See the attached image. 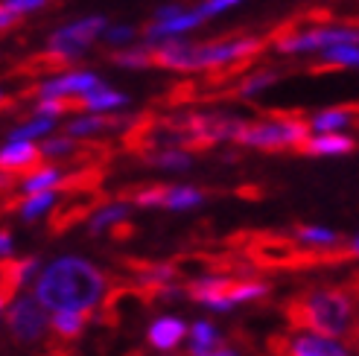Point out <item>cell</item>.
I'll return each mask as SVG.
<instances>
[{
  "label": "cell",
  "instance_id": "1",
  "mask_svg": "<svg viewBox=\"0 0 359 356\" xmlns=\"http://www.w3.org/2000/svg\"><path fill=\"white\" fill-rule=\"evenodd\" d=\"M280 313L292 330L345 339L351 348L359 336V301L345 283L339 287H304L283 298Z\"/></svg>",
  "mask_w": 359,
  "mask_h": 356
},
{
  "label": "cell",
  "instance_id": "2",
  "mask_svg": "<svg viewBox=\"0 0 359 356\" xmlns=\"http://www.w3.org/2000/svg\"><path fill=\"white\" fill-rule=\"evenodd\" d=\"M263 50L257 35H228L213 41L170 39L152 44V62L172 74H219L248 64Z\"/></svg>",
  "mask_w": 359,
  "mask_h": 356
},
{
  "label": "cell",
  "instance_id": "3",
  "mask_svg": "<svg viewBox=\"0 0 359 356\" xmlns=\"http://www.w3.org/2000/svg\"><path fill=\"white\" fill-rule=\"evenodd\" d=\"M222 245L240 252L255 269L263 272H307V269H325L321 266V245H307L295 240L292 234L280 231H257L243 228L222 240Z\"/></svg>",
  "mask_w": 359,
  "mask_h": 356
},
{
  "label": "cell",
  "instance_id": "4",
  "mask_svg": "<svg viewBox=\"0 0 359 356\" xmlns=\"http://www.w3.org/2000/svg\"><path fill=\"white\" fill-rule=\"evenodd\" d=\"M111 275L79 257L56 260L39 278L35 295L47 310H94L109 289Z\"/></svg>",
  "mask_w": 359,
  "mask_h": 356
},
{
  "label": "cell",
  "instance_id": "5",
  "mask_svg": "<svg viewBox=\"0 0 359 356\" xmlns=\"http://www.w3.org/2000/svg\"><path fill=\"white\" fill-rule=\"evenodd\" d=\"M313 132H310V123L301 120L298 114H269L263 120L255 123H243L240 132H237V144L248 146V149H260V152H283V149H298L304 146Z\"/></svg>",
  "mask_w": 359,
  "mask_h": 356
},
{
  "label": "cell",
  "instance_id": "6",
  "mask_svg": "<svg viewBox=\"0 0 359 356\" xmlns=\"http://www.w3.org/2000/svg\"><path fill=\"white\" fill-rule=\"evenodd\" d=\"M272 292V287L257 278H228V275H208L184 283V295L196 304H205L217 313H228L231 307L245 301H260Z\"/></svg>",
  "mask_w": 359,
  "mask_h": 356
},
{
  "label": "cell",
  "instance_id": "7",
  "mask_svg": "<svg viewBox=\"0 0 359 356\" xmlns=\"http://www.w3.org/2000/svg\"><path fill=\"white\" fill-rule=\"evenodd\" d=\"M336 44H359V24L351 21H325V24H307L280 32L272 41L278 56H318L321 50Z\"/></svg>",
  "mask_w": 359,
  "mask_h": 356
},
{
  "label": "cell",
  "instance_id": "8",
  "mask_svg": "<svg viewBox=\"0 0 359 356\" xmlns=\"http://www.w3.org/2000/svg\"><path fill=\"white\" fill-rule=\"evenodd\" d=\"M105 24H109L105 15H82V18H74V21L56 27L47 39V59L59 67L74 64L102 39Z\"/></svg>",
  "mask_w": 359,
  "mask_h": 356
},
{
  "label": "cell",
  "instance_id": "9",
  "mask_svg": "<svg viewBox=\"0 0 359 356\" xmlns=\"http://www.w3.org/2000/svg\"><path fill=\"white\" fill-rule=\"evenodd\" d=\"M205 24V18L196 12V6H184V4H164L158 6L149 27L143 29V39L147 44H158V41H170V39H187Z\"/></svg>",
  "mask_w": 359,
  "mask_h": 356
},
{
  "label": "cell",
  "instance_id": "10",
  "mask_svg": "<svg viewBox=\"0 0 359 356\" xmlns=\"http://www.w3.org/2000/svg\"><path fill=\"white\" fill-rule=\"evenodd\" d=\"M100 82L102 79L88 67H62L35 85V97H62V100L76 102L82 94H88Z\"/></svg>",
  "mask_w": 359,
  "mask_h": 356
},
{
  "label": "cell",
  "instance_id": "11",
  "mask_svg": "<svg viewBox=\"0 0 359 356\" xmlns=\"http://www.w3.org/2000/svg\"><path fill=\"white\" fill-rule=\"evenodd\" d=\"M111 199H114V196H109V193H88L85 199L56 202V205H53V210H50L47 231H50L53 237H62V234H67V231L74 228V225L88 222L102 205H109Z\"/></svg>",
  "mask_w": 359,
  "mask_h": 356
},
{
  "label": "cell",
  "instance_id": "12",
  "mask_svg": "<svg viewBox=\"0 0 359 356\" xmlns=\"http://www.w3.org/2000/svg\"><path fill=\"white\" fill-rule=\"evenodd\" d=\"M269 356H348L327 336H290V333H272L266 339Z\"/></svg>",
  "mask_w": 359,
  "mask_h": 356
},
{
  "label": "cell",
  "instance_id": "13",
  "mask_svg": "<svg viewBox=\"0 0 359 356\" xmlns=\"http://www.w3.org/2000/svg\"><path fill=\"white\" fill-rule=\"evenodd\" d=\"M6 327H9V336L18 345H32V342H39L44 336L47 315L39 307V301L24 298V301H18V304L6 313Z\"/></svg>",
  "mask_w": 359,
  "mask_h": 356
},
{
  "label": "cell",
  "instance_id": "14",
  "mask_svg": "<svg viewBox=\"0 0 359 356\" xmlns=\"http://www.w3.org/2000/svg\"><path fill=\"white\" fill-rule=\"evenodd\" d=\"M44 164L41 146H35V140H9L6 146H0V172L15 175L18 182H24Z\"/></svg>",
  "mask_w": 359,
  "mask_h": 356
},
{
  "label": "cell",
  "instance_id": "15",
  "mask_svg": "<svg viewBox=\"0 0 359 356\" xmlns=\"http://www.w3.org/2000/svg\"><path fill=\"white\" fill-rule=\"evenodd\" d=\"M117 266L129 275H135L140 280H152V283H175L182 278V266L175 260L158 263V260H143V257H120Z\"/></svg>",
  "mask_w": 359,
  "mask_h": 356
},
{
  "label": "cell",
  "instance_id": "16",
  "mask_svg": "<svg viewBox=\"0 0 359 356\" xmlns=\"http://www.w3.org/2000/svg\"><path fill=\"white\" fill-rule=\"evenodd\" d=\"M35 269V257H24V260H15L9 254L0 257V304H9L15 298V292L24 287L27 278Z\"/></svg>",
  "mask_w": 359,
  "mask_h": 356
},
{
  "label": "cell",
  "instance_id": "17",
  "mask_svg": "<svg viewBox=\"0 0 359 356\" xmlns=\"http://www.w3.org/2000/svg\"><path fill=\"white\" fill-rule=\"evenodd\" d=\"M356 149V140L345 132H313L304 140L301 152L316 158H333V155H351Z\"/></svg>",
  "mask_w": 359,
  "mask_h": 356
},
{
  "label": "cell",
  "instance_id": "18",
  "mask_svg": "<svg viewBox=\"0 0 359 356\" xmlns=\"http://www.w3.org/2000/svg\"><path fill=\"white\" fill-rule=\"evenodd\" d=\"M129 102V97H126L123 91H117V88L111 85H94L88 94H82L76 102H74V109L76 111H94V114H111L117 109H123V105Z\"/></svg>",
  "mask_w": 359,
  "mask_h": 356
},
{
  "label": "cell",
  "instance_id": "19",
  "mask_svg": "<svg viewBox=\"0 0 359 356\" xmlns=\"http://www.w3.org/2000/svg\"><path fill=\"white\" fill-rule=\"evenodd\" d=\"M310 132H345L359 123L356 105H333V109H321L310 114Z\"/></svg>",
  "mask_w": 359,
  "mask_h": 356
},
{
  "label": "cell",
  "instance_id": "20",
  "mask_svg": "<svg viewBox=\"0 0 359 356\" xmlns=\"http://www.w3.org/2000/svg\"><path fill=\"white\" fill-rule=\"evenodd\" d=\"M123 123L117 117H109V114H94V111H82L79 117H74L65 126V132L76 140H91L97 137L100 132H109V129H117Z\"/></svg>",
  "mask_w": 359,
  "mask_h": 356
},
{
  "label": "cell",
  "instance_id": "21",
  "mask_svg": "<svg viewBox=\"0 0 359 356\" xmlns=\"http://www.w3.org/2000/svg\"><path fill=\"white\" fill-rule=\"evenodd\" d=\"M167 193H170V184H132L114 193V199L126 205H137V207H164Z\"/></svg>",
  "mask_w": 359,
  "mask_h": 356
},
{
  "label": "cell",
  "instance_id": "22",
  "mask_svg": "<svg viewBox=\"0 0 359 356\" xmlns=\"http://www.w3.org/2000/svg\"><path fill=\"white\" fill-rule=\"evenodd\" d=\"M88 322H91V310H56L50 327L62 342H74L85 333Z\"/></svg>",
  "mask_w": 359,
  "mask_h": 356
},
{
  "label": "cell",
  "instance_id": "23",
  "mask_svg": "<svg viewBox=\"0 0 359 356\" xmlns=\"http://www.w3.org/2000/svg\"><path fill=\"white\" fill-rule=\"evenodd\" d=\"M187 336V324L182 318H158L149 327V345L158 350H172Z\"/></svg>",
  "mask_w": 359,
  "mask_h": 356
},
{
  "label": "cell",
  "instance_id": "24",
  "mask_svg": "<svg viewBox=\"0 0 359 356\" xmlns=\"http://www.w3.org/2000/svg\"><path fill=\"white\" fill-rule=\"evenodd\" d=\"M280 79V74L275 67H257V70H251V74H245L240 82H237V97L240 100H251V97H260L263 91H269L275 82Z\"/></svg>",
  "mask_w": 359,
  "mask_h": 356
},
{
  "label": "cell",
  "instance_id": "25",
  "mask_svg": "<svg viewBox=\"0 0 359 356\" xmlns=\"http://www.w3.org/2000/svg\"><path fill=\"white\" fill-rule=\"evenodd\" d=\"M321 67L330 70H359V44H336L318 53Z\"/></svg>",
  "mask_w": 359,
  "mask_h": 356
},
{
  "label": "cell",
  "instance_id": "26",
  "mask_svg": "<svg viewBox=\"0 0 359 356\" xmlns=\"http://www.w3.org/2000/svg\"><path fill=\"white\" fill-rule=\"evenodd\" d=\"M140 161L149 164V167H161V170H187L193 158L182 146H158V149L143 155Z\"/></svg>",
  "mask_w": 359,
  "mask_h": 356
},
{
  "label": "cell",
  "instance_id": "27",
  "mask_svg": "<svg viewBox=\"0 0 359 356\" xmlns=\"http://www.w3.org/2000/svg\"><path fill=\"white\" fill-rule=\"evenodd\" d=\"M111 62L117 67H126V70H147L152 67V44H129V47H120L111 53Z\"/></svg>",
  "mask_w": 359,
  "mask_h": 356
},
{
  "label": "cell",
  "instance_id": "28",
  "mask_svg": "<svg viewBox=\"0 0 359 356\" xmlns=\"http://www.w3.org/2000/svg\"><path fill=\"white\" fill-rule=\"evenodd\" d=\"M53 129H56V117L32 111V117H27L24 123H18V126L9 132V140H39V137L53 135Z\"/></svg>",
  "mask_w": 359,
  "mask_h": 356
},
{
  "label": "cell",
  "instance_id": "29",
  "mask_svg": "<svg viewBox=\"0 0 359 356\" xmlns=\"http://www.w3.org/2000/svg\"><path fill=\"white\" fill-rule=\"evenodd\" d=\"M290 234L301 242H307V245H339V242H345L342 234H336V231H327V228H316V225H304V222H295L290 228Z\"/></svg>",
  "mask_w": 359,
  "mask_h": 356
},
{
  "label": "cell",
  "instance_id": "30",
  "mask_svg": "<svg viewBox=\"0 0 359 356\" xmlns=\"http://www.w3.org/2000/svg\"><path fill=\"white\" fill-rule=\"evenodd\" d=\"M79 144L82 140L70 137L67 132L56 135V137L47 135V140L41 144V152H44V158H50V161H74V155L79 152Z\"/></svg>",
  "mask_w": 359,
  "mask_h": 356
},
{
  "label": "cell",
  "instance_id": "31",
  "mask_svg": "<svg viewBox=\"0 0 359 356\" xmlns=\"http://www.w3.org/2000/svg\"><path fill=\"white\" fill-rule=\"evenodd\" d=\"M62 178V167H56V164H41L39 170H35L32 175H27L24 182H21V187H24V193H39V190H53L56 187V182Z\"/></svg>",
  "mask_w": 359,
  "mask_h": 356
},
{
  "label": "cell",
  "instance_id": "32",
  "mask_svg": "<svg viewBox=\"0 0 359 356\" xmlns=\"http://www.w3.org/2000/svg\"><path fill=\"white\" fill-rule=\"evenodd\" d=\"M137 27L135 24H105L102 29V44L105 47H111V50H120V47H129L137 41Z\"/></svg>",
  "mask_w": 359,
  "mask_h": 356
},
{
  "label": "cell",
  "instance_id": "33",
  "mask_svg": "<svg viewBox=\"0 0 359 356\" xmlns=\"http://www.w3.org/2000/svg\"><path fill=\"white\" fill-rule=\"evenodd\" d=\"M205 190L199 187H172L170 184V193H167V202L164 207L170 210H184V207H196V205H202L205 202Z\"/></svg>",
  "mask_w": 359,
  "mask_h": 356
},
{
  "label": "cell",
  "instance_id": "34",
  "mask_svg": "<svg viewBox=\"0 0 359 356\" xmlns=\"http://www.w3.org/2000/svg\"><path fill=\"white\" fill-rule=\"evenodd\" d=\"M190 336H193V345H190V353H202V350H210V348H217V345H222L225 339L222 336L213 330L208 322H196L193 327H190Z\"/></svg>",
  "mask_w": 359,
  "mask_h": 356
},
{
  "label": "cell",
  "instance_id": "35",
  "mask_svg": "<svg viewBox=\"0 0 359 356\" xmlns=\"http://www.w3.org/2000/svg\"><path fill=\"white\" fill-rule=\"evenodd\" d=\"M59 199H56V190H39V193H29L24 205H21V217L24 219H35V217H41V213L47 207H53Z\"/></svg>",
  "mask_w": 359,
  "mask_h": 356
},
{
  "label": "cell",
  "instance_id": "36",
  "mask_svg": "<svg viewBox=\"0 0 359 356\" xmlns=\"http://www.w3.org/2000/svg\"><path fill=\"white\" fill-rule=\"evenodd\" d=\"M243 4H248V0H199V4H196V12H199L205 21H213V18H219V15L237 9Z\"/></svg>",
  "mask_w": 359,
  "mask_h": 356
},
{
  "label": "cell",
  "instance_id": "37",
  "mask_svg": "<svg viewBox=\"0 0 359 356\" xmlns=\"http://www.w3.org/2000/svg\"><path fill=\"white\" fill-rule=\"evenodd\" d=\"M102 234H109V240H111V242H129V240H135V237H137V225H135L129 217H123V219L111 222L109 228L102 231Z\"/></svg>",
  "mask_w": 359,
  "mask_h": 356
},
{
  "label": "cell",
  "instance_id": "38",
  "mask_svg": "<svg viewBox=\"0 0 359 356\" xmlns=\"http://www.w3.org/2000/svg\"><path fill=\"white\" fill-rule=\"evenodd\" d=\"M15 18H27V15H35V12H41L47 9L50 0H0Z\"/></svg>",
  "mask_w": 359,
  "mask_h": 356
},
{
  "label": "cell",
  "instance_id": "39",
  "mask_svg": "<svg viewBox=\"0 0 359 356\" xmlns=\"http://www.w3.org/2000/svg\"><path fill=\"white\" fill-rule=\"evenodd\" d=\"M190 356H240V350H234V348H231V342L225 339V342H222V345H217V348L202 350V353H190Z\"/></svg>",
  "mask_w": 359,
  "mask_h": 356
},
{
  "label": "cell",
  "instance_id": "40",
  "mask_svg": "<svg viewBox=\"0 0 359 356\" xmlns=\"http://www.w3.org/2000/svg\"><path fill=\"white\" fill-rule=\"evenodd\" d=\"M15 21H18V18H15L4 4H0V32H6L9 27H15Z\"/></svg>",
  "mask_w": 359,
  "mask_h": 356
},
{
  "label": "cell",
  "instance_id": "41",
  "mask_svg": "<svg viewBox=\"0 0 359 356\" xmlns=\"http://www.w3.org/2000/svg\"><path fill=\"white\" fill-rule=\"evenodd\" d=\"M41 356H70V350H67V345L53 342V345H47V348H44V353H41Z\"/></svg>",
  "mask_w": 359,
  "mask_h": 356
},
{
  "label": "cell",
  "instance_id": "42",
  "mask_svg": "<svg viewBox=\"0 0 359 356\" xmlns=\"http://www.w3.org/2000/svg\"><path fill=\"white\" fill-rule=\"evenodd\" d=\"M12 252V234L9 231H0V257Z\"/></svg>",
  "mask_w": 359,
  "mask_h": 356
},
{
  "label": "cell",
  "instance_id": "43",
  "mask_svg": "<svg viewBox=\"0 0 359 356\" xmlns=\"http://www.w3.org/2000/svg\"><path fill=\"white\" fill-rule=\"evenodd\" d=\"M237 196H243V199H263V190L260 187H240Z\"/></svg>",
  "mask_w": 359,
  "mask_h": 356
},
{
  "label": "cell",
  "instance_id": "44",
  "mask_svg": "<svg viewBox=\"0 0 359 356\" xmlns=\"http://www.w3.org/2000/svg\"><path fill=\"white\" fill-rule=\"evenodd\" d=\"M348 245H351V252H353V257H356V260H359V237H356V240H353V242H348Z\"/></svg>",
  "mask_w": 359,
  "mask_h": 356
},
{
  "label": "cell",
  "instance_id": "45",
  "mask_svg": "<svg viewBox=\"0 0 359 356\" xmlns=\"http://www.w3.org/2000/svg\"><path fill=\"white\" fill-rule=\"evenodd\" d=\"M6 102H9V100H6V91H4V88H0V109H4Z\"/></svg>",
  "mask_w": 359,
  "mask_h": 356
},
{
  "label": "cell",
  "instance_id": "46",
  "mask_svg": "<svg viewBox=\"0 0 359 356\" xmlns=\"http://www.w3.org/2000/svg\"><path fill=\"white\" fill-rule=\"evenodd\" d=\"M353 348H356V350H359V336H356V342H353Z\"/></svg>",
  "mask_w": 359,
  "mask_h": 356
},
{
  "label": "cell",
  "instance_id": "47",
  "mask_svg": "<svg viewBox=\"0 0 359 356\" xmlns=\"http://www.w3.org/2000/svg\"><path fill=\"white\" fill-rule=\"evenodd\" d=\"M0 313H4V304H0Z\"/></svg>",
  "mask_w": 359,
  "mask_h": 356
}]
</instances>
